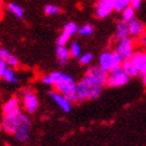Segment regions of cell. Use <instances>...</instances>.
I'll return each instance as SVG.
<instances>
[{
  "instance_id": "6da1fadb",
  "label": "cell",
  "mask_w": 146,
  "mask_h": 146,
  "mask_svg": "<svg viewBox=\"0 0 146 146\" xmlns=\"http://www.w3.org/2000/svg\"><path fill=\"white\" fill-rule=\"evenodd\" d=\"M108 72L100 65L89 67L83 78L77 83V102L98 99L104 87L107 86Z\"/></svg>"
},
{
  "instance_id": "7a4b0ae2",
  "label": "cell",
  "mask_w": 146,
  "mask_h": 146,
  "mask_svg": "<svg viewBox=\"0 0 146 146\" xmlns=\"http://www.w3.org/2000/svg\"><path fill=\"white\" fill-rule=\"evenodd\" d=\"M122 62H123V60L115 50L104 51L99 57V65L107 72L121 67Z\"/></svg>"
},
{
  "instance_id": "3957f363",
  "label": "cell",
  "mask_w": 146,
  "mask_h": 146,
  "mask_svg": "<svg viewBox=\"0 0 146 146\" xmlns=\"http://www.w3.org/2000/svg\"><path fill=\"white\" fill-rule=\"evenodd\" d=\"M135 43L133 40L132 37H127L123 38L121 40H118L115 44V51L120 55V57L123 61L126 60H131V57L133 56L134 51H135Z\"/></svg>"
},
{
  "instance_id": "277c9868",
  "label": "cell",
  "mask_w": 146,
  "mask_h": 146,
  "mask_svg": "<svg viewBox=\"0 0 146 146\" xmlns=\"http://www.w3.org/2000/svg\"><path fill=\"white\" fill-rule=\"evenodd\" d=\"M129 76L127 72L122 69V67H119L112 71L108 72L107 78V86L111 88H116V87H122L129 81Z\"/></svg>"
},
{
  "instance_id": "5b68a950",
  "label": "cell",
  "mask_w": 146,
  "mask_h": 146,
  "mask_svg": "<svg viewBox=\"0 0 146 146\" xmlns=\"http://www.w3.org/2000/svg\"><path fill=\"white\" fill-rule=\"evenodd\" d=\"M30 129H31L30 119H29L27 116L24 114L18 129L16 131V133L13 134L14 139H16L18 143H26V141H29V139H30Z\"/></svg>"
},
{
  "instance_id": "8992f818",
  "label": "cell",
  "mask_w": 146,
  "mask_h": 146,
  "mask_svg": "<svg viewBox=\"0 0 146 146\" xmlns=\"http://www.w3.org/2000/svg\"><path fill=\"white\" fill-rule=\"evenodd\" d=\"M114 9V0H98L95 4V16L99 19L107 18Z\"/></svg>"
},
{
  "instance_id": "52a82bcc",
  "label": "cell",
  "mask_w": 146,
  "mask_h": 146,
  "mask_svg": "<svg viewBox=\"0 0 146 146\" xmlns=\"http://www.w3.org/2000/svg\"><path fill=\"white\" fill-rule=\"evenodd\" d=\"M21 113L20 111V102L18 98H11L7 100L3 105V116L6 118H12V116H17Z\"/></svg>"
},
{
  "instance_id": "ba28073f",
  "label": "cell",
  "mask_w": 146,
  "mask_h": 146,
  "mask_svg": "<svg viewBox=\"0 0 146 146\" xmlns=\"http://www.w3.org/2000/svg\"><path fill=\"white\" fill-rule=\"evenodd\" d=\"M78 29H80L78 25L76 23H74V21H69V23H67L64 25L63 31L60 35V37L57 38V45H65L72 36L78 32Z\"/></svg>"
},
{
  "instance_id": "9c48e42d",
  "label": "cell",
  "mask_w": 146,
  "mask_h": 146,
  "mask_svg": "<svg viewBox=\"0 0 146 146\" xmlns=\"http://www.w3.org/2000/svg\"><path fill=\"white\" fill-rule=\"evenodd\" d=\"M21 95H23V106H24V109L27 112V113H35L37 111L38 108V99L36 96V94L32 93L31 90H24L21 92Z\"/></svg>"
},
{
  "instance_id": "30bf717a",
  "label": "cell",
  "mask_w": 146,
  "mask_h": 146,
  "mask_svg": "<svg viewBox=\"0 0 146 146\" xmlns=\"http://www.w3.org/2000/svg\"><path fill=\"white\" fill-rule=\"evenodd\" d=\"M23 113H20L19 115L17 116H12V118H6L4 116L3 118V122H1V127L4 129V132L7 133V134H11L13 135L16 133V131L18 129L20 122H21V119H23Z\"/></svg>"
},
{
  "instance_id": "8fae6325",
  "label": "cell",
  "mask_w": 146,
  "mask_h": 146,
  "mask_svg": "<svg viewBox=\"0 0 146 146\" xmlns=\"http://www.w3.org/2000/svg\"><path fill=\"white\" fill-rule=\"evenodd\" d=\"M49 96L52 99V101L62 109L63 112L69 113V112L71 111V101L68 100L62 93L57 92V90H52V92L49 93Z\"/></svg>"
},
{
  "instance_id": "7c38bea8",
  "label": "cell",
  "mask_w": 146,
  "mask_h": 146,
  "mask_svg": "<svg viewBox=\"0 0 146 146\" xmlns=\"http://www.w3.org/2000/svg\"><path fill=\"white\" fill-rule=\"evenodd\" d=\"M131 61L138 68L140 75L146 72V51L145 50H137L134 51L133 56L131 57Z\"/></svg>"
},
{
  "instance_id": "4fadbf2b",
  "label": "cell",
  "mask_w": 146,
  "mask_h": 146,
  "mask_svg": "<svg viewBox=\"0 0 146 146\" xmlns=\"http://www.w3.org/2000/svg\"><path fill=\"white\" fill-rule=\"evenodd\" d=\"M127 37H131L128 21L120 19L118 23H116V27H115V40L118 42V40H121Z\"/></svg>"
},
{
  "instance_id": "5bb4252c",
  "label": "cell",
  "mask_w": 146,
  "mask_h": 146,
  "mask_svg": "<svg viewBox=\"0 0 146 146\" xmlns=\"http://www.w3.org/2000/svg\"><path fill=\"white\" fill-rule=\"evenodd\" d=\"M129 25V32H131V37L133 38H140V36L146 31V26L139 19H132L131 21H128Z\"/></svg>"
},
{
  "instance_id": "9a60e30c",
  "label": "cell",
  "mask_w": 146,
  "mask_h": 146,
  "mask_svg": "<svg viewBox=\"0 0 146 146\" xmlns=\"http://www.w3.org/2000/svg\"><path fill=\"white\" fill-rule=\"evenodd\" d=\"M70 50L65 46V45H57L56 48V57H57V61L61 65L67 64L68 61L70 60Z\"/></svg>"
},
{
  "instance_id": "2e32d148",
  "label": "cell",
  "mask_w": 146,
  "mask_h": 146,
  "mask_svg": "<svg viewBox=\"0 0 146 146\" xmlns=\"http://www.w3.org/2000/svg\"><path fill=\"white\" fill-rule=\"evenodd\" d=\"M0 60H4L7 64H9V67L11 68H17L18 65H19V61H18V58L14 56L13 54H11L9 50H6L4 48L0 49Z\"/></svg>"
},
{
  "instance_id": "e0dca14e",
  "label": "cell",
  "mask_w": 146,
  "mask_h": 146,
  "mask_svg": "<svg viewBox=\"0 0 146 146\" xmlns=\"http://www.w3.org/2000/svg\"><path fill=\"white\" fill-rule=\"evenodd\" d=\"M121 67H122L123 70L127 72V75L129 77H135L138 75H140V72H139V70H138V68L133 64V62L131 61V60L123 61L122 64H121Z\"/></svg>"
},
{
  "instance_id": "ac0fdd59",
  "label": "cell",
  "mask_w": 146,
  "mask_h": 146,
  "mask_svg": "<svg viewBox=\"0 0 146 146\" xmlns=\"http://www.w3.org/2000/svg\"><path fill=\"white\" fill-rule=\"evenodd\" d=\"M51 76V80L54 82V86L57 84V83H61V82H64V81H74L71 76L64 74V72H61V71H54L50 74Z\"/></svg>"
},
{
  "instance_id": "d6986e66",
  "label": "cell",
  "mask_w": 146,
  "mask_h": 146,
  "mask_svg": "<svg viewBox=\"0 0 146 146\" xmlns=\"http://www.w3.org/2000/svg\"><path fill=\"white\" fill-rule=\"evenodd\" d=\"M7 10H9L13 16H16L18 19H23L24 18V10L20 5L16 3H9L7 4Z\"/></svg>"
},
{
  "instance_id": "ffe728a7",
  "label": "cell",
  "mask_w": 146,
  "mask_h": 146,
  "mask_svg": "<svg viewBox=\"0 0 146 146\" xmlns=\"http://www.w3.org/2000/svg\"><path fill=\"white\" fill-rule=\"evenodd\" d=\"M0 77H1L4 81L9 82V83H17V82H18V77H17V75H16V72H14L13 68H11V67L7 69Z\"/></svg>"
},
{
  "instance_id": "44dd1931",
  "label": "cell",
  "mask_w": 146,
  "mask_h": 146,
  "mask_svg": "<svg viewBox=\"0 0 146 146\" xmlns=\"http://www.w3.org/2000/svg\"><path fill=\"white\" fill-rule=\"evenodd\" d=\"M134 18H135V9L131 5L121 12V19H123L125 21H131Z\"/></svg>"
},
{
  "instance_id": "7402d4cb",
  "label": "cell",
  "mask_w": 146,
  "mask_h": 146,
  "mask_svg": "<svg viewBox=\"0 0 146 146\" xmlns=\"http://www.w3.org/2000/svg\"><path fill=\"white\" fill-rule=\"evenodd\" d=\"M44 12L46 16H57L61 13V7L54 4H49L44 7Z\"/></svg>"
},
{
  "instance_id": "603a6c76",
  "label": "cell",
  "mask_w": 146,
  "mask_h": 146,
  "mask_svg": "<svg viewBox=\"0 0 146 146\" xmlns=\"http://www.w3.org/2000/svg\"><path fill=\"white\" fill-rule=\"evenodd\" d=\"M70 54H71V57L74 58H80V56L82 55V50H81V46H80V44L77 42H72L70 44Z\"/></svg>"
},
{
  "instance_id": "cb8c5ba5",
  "label": "cell",
  "mask_w": 146,
  "mask_h": 146,
  "mask_svg": "<svg viewBox=\"0 0 146 146\" xmlns=\"http://www.w3.org/2000/svg\"><path fill=\"white\" fill-rule=\"evenodd\" d=\"M93 32H94V27H93V25H90V24H84V25H82L81 27L78 29V35L80 36H83V37H86V36H90V35H93Z\"/></svg>"
},
{
  "instance_id": "d4e9b609",
  "label": "cell",
  "mask_w": 146,
  "mask_h": 146,
  "mask_svg": "<svg viewBox=\"0 0 146 146\" xmlns=\"http://www.w3.org/2000/svg\"><path fill=\"white\" fill-rule=\"evenodd\" d=\"M128 6H129L128 0H114V9L116 12H122Z\"/></svg>"
},
{
  "instance_id": "484cf974",
  "label": "cell",
  "mask_w": 146,
  "mask_h": 146,
  "mask_svg": "<svg viewBox=\"0 0 146 146\" xmlns=\"http://www.w3.org/2000/svg\"><path fill=\"white\" fill-rule=\"evenodd\" d=\"M93 61V54L90 52H86V54H82L81 56H80V64L82 65H89Z\"/></svg>"
},
{
  "instance_id": "4316f807",
  "label": "cell",
  "mask_w": 146,
  "mask_h": 146,
  "mask_svg": "<svg viewBox=\"0 0 146 146\" xmlns=\"http://www.w3.org/2000/svg\"><path fill=\"white\" fill-rule=\"evenodd\" d=\"M128 1H129V5L134 7L135 10H139L143 5V0H128Z\"/></svg>"
},
{
  "instance_id": "83f0119b",
  "label": "cell",
  "mask_w": 146,
  "mask_h": 146,
  "mask_svg": "<svg viewBox=\"0 0 146 146\" xmlns=\"http://www.w3.org/2000/svg\"><path fill=\"white\" fill-rule=\"evenodd\" d=\"M40 81H42V83H44L45 86H54V82H52V80H51V76L50 75L43 76Z\"/></svg>"
},
{
  "instance_id": "f1b7e54d",
  "label": "cell",
  "mask_w": 146,
  "mask_h": 146,
  "mask_svg": "<svg viewBox=\"0 0 146 146\" xmlns=\"http://www.w3.org/2000/svg\"><path fill=\"white\" fill-rule=\"evenodd\" d=\"M9 68H10V67H9V64H7L4 60H0V76H1Z\"/></svg>"
},
{
  "instance_id": "f546056e",
  "label": "cell",
  "mask_w": 146,
  "mask_h": 146,
  "mask_svg": "<svg viewBox=\"0 0 146 146\" xmlns=\"http://www.w3.org/2000/svg\"><path fill=\"white\" fill-rule=\"evenodd\" d=\"M139 42H140V45H141L144 49H146V31L140 36Z\"/></svg>"
},
{
  "instance_id": "4dcf8cb0",
  "label": "cell",
  "mask_w": 146,
  "mask_h": 146,
  "mask_svg": "<svg viewBox=\"0 0 146 146\" xmlns=\"http://www.w3.org/2000/svg\"><path fill=\"white\" fill-rule=\"evenodd\" d=\"M140 76H141L143 84H144V86H146V72H145V74H143V75H140Z\"/></svg>"
}]
</instances>
